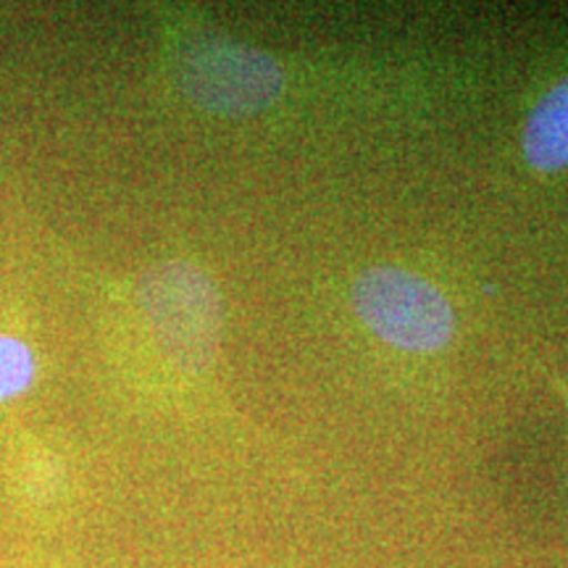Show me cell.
<instances>
[{"label":"cell","mask_w":568,"mask_h":568,"mask_svg":"<svg viewBox=\"0 0 568 568\" xmlns=\"http://www.w3.org/2000/svg\"><path fill=\"white\" fill-rule=\"evenodd\" d=\"M353 305L368 332L406 353H435L456 329L447 297L408 268H368L353 284Z\"/></svg>","instance_id":"cell-1"},{"label":"cell","mask_w":568,"mask_h":568,"mask_svg":"<svg viewBox=\"0 0 568 568\" xmlns=\"http://www.w3.org/2000/svg\"><path fill=\"white\" fill-rule=\"evenodd\" d=\"M195 101L219 113L266 109L284 88L282 69L266 53L237 45H216L197 53L187 69Z\"/></svg>","instance_id":"cell-2"},{"label":"cell","mask_w":568,"mask_h":568,"mask_svg":"<svg viewBox=\"0 0 568 568\" xmlns=\"http://www.w3.org/2000/svg\"><path fill=\"white\" fill-rule=\"evenodd\" d=\"M521 148L537 172H560L568 166V77L531 109Z\"/></svg>","instance_id":"cell-3"},{"label":"cell","mask_w":568,"mask_h":568,"mask_svg":"<svg viewBox=\"0 0 568 568\" xmlns=\"http://www.w3.org/2000/svg\"><path fill=\"white\" fill-rule=\"evenodd\" d=\"M38 372L30 345L0 332V403L27 393Z\"/></svg>","instance_id":"cell-4"}]
</instances>
